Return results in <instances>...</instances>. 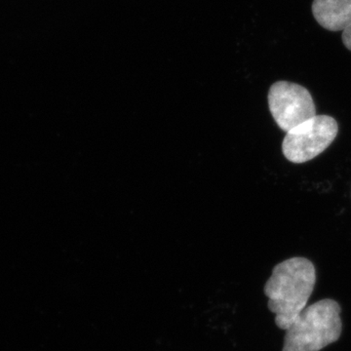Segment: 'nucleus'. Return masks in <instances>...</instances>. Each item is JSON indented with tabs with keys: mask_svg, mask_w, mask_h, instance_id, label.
Instances as JSON below:
<instances>
[{
	"mask_svg": "<svg viewBox=\"0 0 351 351\" xmlns=\"http://www.w3.org/2000/svg\"><path fill=\"white\" fill-rule=\"evenodd\" d=\"M315 282V267L306 258H291L274 267L263 292L279 329L286 331L306 308Z\"/></svg>",
	"mask_w": 351,
	"mask_h": 351,
	"instance_id": "f257e3e1",
	"label": "nucleus"
},
{
	"mask_svg": "<svg viewBox=\"0 0 351 351\" xmlns=\"http://www.w3.org/2000/svg\"><path fill=\"white\" fill-rule=\"evenodd\" d=\"M343 43L348 50L351 51V25L343 32Z\"/></svg>",
	"mask_w": 351,
	"mask_h": 351,
	"instance_id": "423d86ee",
	"label": "nucleus"
},
{
	"mask_svg": "<svg viewBox=\"0 0 351 351\" xmlns=\"http://www.w3.org/2000/svg\"><path fill=\"white\" fill-rule=\"evenodd\" d=\"M341 313L331 299L306 307L286 330L282 351H320L338 341L343 332Z\"/></svg>",
	"mask_w": 351,
	"mask_h": 351,
	"instance_id": "f03ea898",
	"label": "nucleus"
},
{
	"mask_svg": "<svg viewBox=\"0 0 351 351\" xmlns=\"http://www.w3.org/2000/svg\"><path fill=\"white\" fill-rule=\"evenodd\" d=\"M313 14L330 32H343L351 25V0H313Z\"/></svg>",
	"mask_w": 351,
	"mask_h": 351,
	"instance_id": "39448f33",
	"label": "nucleus"
},
{
	"mask_svg": "<svg viewBox=\"0 0 351 351\" xmlns=\"http://www.w3.org/2000/svg\"><path fill=\"white\" fill-rule=\"evenodd\" d=\"M269 107L277 125L289 132L316 115L308 90L297 83L278 82L270 87Z\"/></svg>",
	"mask_w": 351,
	"mask_h": 351,
	"instance_id": "20e7f679",
	"label": "nucleus"
},
{
	"mask_svg": "<svg viewBox=\"0 0 351 351\" xmlns=\"http://www.w3.org/2000/svg\"><path fill=\"white\" fill-rule=\"evenodd\" d=\"M338 131L332 117L315 115L287 132L282 143L284 156L293 163L307 162L328 149Z\"/></svg>",
	"mask_w": 351,
	"mask_h": 351,
	"instance_id": "7ed1b4c3",
	"label": "nucleus"
}]
</instances>
